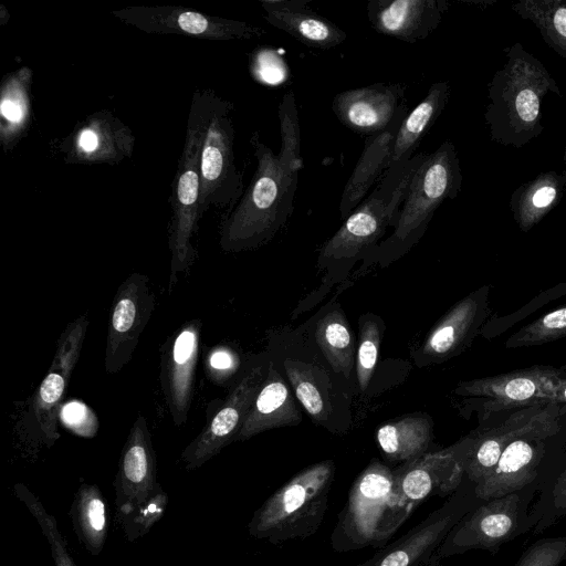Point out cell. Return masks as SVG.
<instances>
[{
    "label": "cell",
    "mask_w": 566,
    "mask_h": 566,
    "mask_svg": "<svg viewBox=\"0 0 566 566\" xmlns=\"http://www.w3.org/2000/svg\"><path fill=\"white\" fill-rule=\"evenodd\" d=\"M315 340L336 373L349 376L354 367V338L342 312L333 311L321 317L315 327Z\"/></svg>",
    "instance_id": "31"
},
{
    "label": "cell",
    "mask_w": 566,
    "mask_h": 566,
    "mask_svg": "<svg viewBox=\"0 0 566 566\" xmlns=\"http://www.w3.org/2000/svg\"><path fill=\"white\" fill-rule=\"evenodd\" d=\"M554 505L559 513H566V468L559 474L553 489Z\"/></svg>",
    "instance_id": "42"
},
{
    "label": "cell",
    "mask_w": 566,
    "mask_h": 566,
    "mask_svg": "<svg viewBox=\"0 0 566 566\" xmlns=\"http://www.w3.org/2000/svg\"><path fill=\"white\" fill-rule=\"evenodd\" d=\"M154 308L149 277L129 274L117 287L111 306L104 355L107 374L118 373L130 361Z\"/></svg>",
    "instance_id": "14"
},
{
    "label": "cell",
    "mask_w": 566,
    "mask_h": 566,
    "mask_svg": "<svg viewBox=\"0 0 566 566\" xmlns=\"http://www.w3.org/2000/svg\"><path fill=\"white\" fill-rule=\"evenodd\" d=\"M302 417L286 384L271 366L255 396L237 440L244 441L265 430L295 426Z\"/></svg>",
    "instance_id": "26"
},
{
    "label": "cell",
    "mask_w": 566,
    "mask_h": 566,
    "mask_svg": "<svg viewBox=\"0 0 566 566\" xmlns=\"http://www.w3.org/2000/svg\"><path fill=\"white\" fill-rule=\"evenodd\" d=\"M308 0H261L264 19L302 44L328 50L342 44L347 34L332 21L311 10Z\"/></svg>",
    "instance_id": "24"
},
{
    "label": "cell",
    "mask_w": 566,
    "mask_h": 566,
    "mask_svg": "<svg viewBox=\"0 0 566 566\" xmlns=\"http://www.w3.org/2000/svg\"><path fill=\"white\" fill-rule=\"evenodd\" d=\"M406 85L401 83H376L336 94L332 111L347 128L374 135L386 129L405 106L402 99Z\"/></svg>",
    "instance_id": "21"
},
{
    "label": "cell",
    "mask_w": 566,
    "mask_h": 566,
    "mask_svg": "<svg viewBox=\"0 0 566 566\" xmlns=\"http://www.w3.org/2000/svg\"><path fill=\"white\" fill-rule=\"evenodd\" d=\"M251 73L262 83L276 85L286 80L289 69L277 52L260 49L251 54Z\"/></svg>",
    "instance_id": "38"
},
{
    "label": "cell",
    "mask_w": 566,
    "mask_h": 566,
    "mask_svg": "<svg viewBox=\"0 0 566 566\" xmlns=\"http://www.w3.org/2000/svg\"><path fill=\"white\" fill-rule=\"evenodd\" d=\"M284 366L290 384L304 409L313 419H323L324 401L311 369L291 360L285 361Z\"/></svg>",
    "instance_id": "35"
},
{
    "label": "cell",
    "mask_w": 566,
    "mask_h": 566,
    "mask_svg": "<svg viewBox=\"0 0 566 566\" xmlns=\"http://www.w3.org/2000/svg\"><path fill=\"white\" fill-rule=\"evenodd\" d=\"M168 506V494L158 483L148 499L128 515L118 517L127 541L135 542L146 535Z\"/></svg>",
    "instance_id": "34"
},
{
    "label": "cell",
    "mask_w": 566,
    "mask_h": 566,
    "mask_svg": "<svg viewBox=\"0 0 566 566\" xmlns=\"http://www.w3.org/2000/svg\"><path fill=\"white\" fill-rule=\"evenodd\" d=\"M432 428L430 418L409 416L379 427L376 440L388 461L403 463L427 453Z\"/></svg>",
    "instance_id": "28"
},
{
    "label": "cell",
    "mask_w": 566,
    "mask_h": 566,
    "mask_svg": "<svg viewBox=\"0 0 566 566\" xmlns=\"http://www.w3.org/2000/svg\"><path fill=\"white\" fill-rule=\"evenodd\" d=\"M463 475L461 462L449 448L427 452L396 467L389 505L379 531V547L427 497L455 492Z\"/></svg>",
    "instance_id": "7"
},
{
    "label": "cell",
    "mask_w": 566,
    "mask_h": 566,
    "mask_svg": "<svg viewBox=\"0 0 566 566\" xmlns=\"http://www.w3.org/2000/svg\"><path fill=\"white\" fill-rule=\"evenodd\" d=\"M208 88L195 91L187 119L186 137L169 198L172 217L169 226L171 252L169 290L180 272L197 259L191 239L198 229L201 149L207 122Z\"/></svg>",
    "instance_id": "4"
},
{
    "label": "cell",
    "mask_w": 566,
    "mask_h": 566,
    "mask_svg": "<svg viewBox=\"0 0 566 566\" xmlns=\"http://www.w3.org/2000/svg\"><path fill=\"white\" fill-rule=\"evenodd\" d=\"M454 177L453 156L447 145L427 156L411 180L392 233L369 254L385 262L411 249L423 235L438 206L452 192Z\"/></svg>",
    "instance_id": "6"
},
{
    "label": "cell",
    "mask_w": 566,
    "mask_h": 566,
    "mask_svg": "<svg viewBox=\"0 0 566 566\" xmlns=\"http://www.w3.org/2000/svg\"><path fill=\"white\" fill-rule=\"evenodd\" d=\"M238 363L237 355L231 349L224 347L214 348L208 357L209 368L219 376L232 374L237 369Z\"/></svg>",
    "instance_id": "40"
},
{
    "label": "cell",
    "mask_w": 566,
    "mask_h": 566,
    "mask_svg": "<svg viewBox=\"0 0 566 566\" xmlns=\"http://www.w3.org/2000/svg\"><path fill=\"white\" fill-rule=\"evenodd\" d=\"M280 150L275 154L254 132L250 145L256 159L251 181L238 203L223 219L220 248L239 252L270 241L294 210L301 157V129L293 92L284 94L279 109Z\"/></svg>",
    "instance_id": "1"
},
{
    "label": "cell",
    "mask_w": 566,
    "mask_h": 566,
    "mask_svg": "<svg viewBox=\"0 0 566 566\" xmlns=\"http://www.w3.org/2000/svg\"><path fill=\"white\" fill-rule=\"evenodd\" d=\"M407 114L405 105L386 129L365 139L363 151L342 192L339 213L343 221L365 200L367 192L388 169L397 132Z\"/></svg>",
    "instance_id": "25"
},
{
    "label": "cell",
    "mask_w": 566,
    "mask_h": 566,
    "mask_svg": "<svg viewBox=\"0 0 566 566\" xmlns=\"http://www.w3.org/2000/svg\"><path fill=\"white\" fill-rule=\"evenodd\" d=\"M415 566H422V565H421V564H417V565H415Z\"/></svg>",
    "instance_id": "46"
},
{
    "label": "cell",
    "mask_w": 566,
    "mask_h": 566,
    "mask_svg": "<svg viewBox=\"0 0 566 566\" xmlns=\"http://www.w3.org/2000/svg\"><path fill=\"white\" fill-rule=\"evenodd\" d=\"M447 97V85L436 83L426 97L403 118L394 143L388 169L409 160L434 123Z\"/></svg>",
    "instance_id": "30"
},
{
    "label": "cell",
    "mask_w": 566,
    "mask_h": 566,
    "mask_svg": "<svg viewBox=\"0 0 566 566\" xmlns=\"http://www.w3.org/2000/svg\"><path fill=\"white\" fill-rule=\"evenodd\" d=\"M515 106L520 118L524 122H533L538 115V98L532 90L521 91L516 97Z\"/></svg>",
    "instance_id": "41"
},
{
    "label": "cell",
    "mask_w": 566,
    "mask_h": 566,
    "mask_svg": "<svg viewBox=\"0 0 566 566\" xmlns=\"http://www.w3.org/2000/svg\"><path fill=\"white\" fill-rule=\"evenodd\" d=\"M426 157L419 153L385 171L368 197L324 243L319 266L349 264L377 248L388 228L395 227L411 180Z\"/></svg>",
    "instance_id": "2"
},
{
    "label": "cell",
    "mask_w": 566,
    "mask_h": 566,
    "mask_svg": "<svg viewBox=\"0 0 566 566\" xmlns=\"http://www.w3.org/2000/svg\"><path fill=\"white\" fill-rule=\"evenodd\" d=\"M135 136L130 128L108 111L88 116L62 143L66 164H109L129 159Z\"/></svg>",
    "instance_id": "18"
},
{
    "label": "cell",
    "mask_w": 566,
    "mask_h": 566,
    "mask_svg": "<svg viewBox=\"0 0 566 566\" xmlns=\"http://www.w3.org/2000/svg\"><path fill=\"white\" fill-rule=\"evenodd\" d=\"M87 326V316L82 315L69 323L61 333L49 370L23 418V437L32 450L51 448L60 438L57 421L62 400L80 359Z\"/></svg>",
    "instance_id": "9"
},
{
    "label": "cell",
    "mask_w": 566,
    "mask_h": 566,
    "mask_svg": "<svg viewBox=\"0 0 566 566\" xmlns=\"http://www.w3.org/2000/svg\"><path fill=\"white\" fill-rule=\"evenodd\" d=\"M559 417V406L555 402L516 410L501 423L476 430L449 449L475 485L492 470L512 441L527 433L560 428Z\"/></svg>",
    "instance_id": "13"
},
{
    "label": "cell",
    "mask_w": 566,
    "mask_h": 566,
    "mask_svg": "<svg viewBox=\"0 0 566 566\" xmlns=\"http://www.w3.org/2000/svg\"><path fill=\"white\" fill-rule=\"evenodd\" d=\"M392 470L377 459L354 481L332 534L337 552L379 547L378 536L392 492Z\"/></svg>",
    "instance_id": "11"
},
{
    "label": "cell",
    "mask_w": 566,
    "mask_h": 566,
    "mask_svg": "<svg viewBox=\"0 0 566 566\" xmlns=\"http://www.w3.org/2000/svg\"><path fill=\"white\" fill-rule=\"evenodd\" d=\"M201 321L184 323L167 339L160 363V382L175 426L187 421L199 354Z\"/></svg>",
    "instance_id": "17"
},
{
    "label": "cell",
    "mask_w": 566,
    "mask_h": 566,
    "mask_svg": "<svg viewBox=\"0 0 566 566\" xmlns=\"http://www.w3.org/2000/svg\"><path fill=\"white\" fill-rule=\"evenodd\" d=\"M443 10L438 0H370L367 19L378 33L413 44L436 29Z\"/></svg>",
    "instance_id": "23"
},
{
    "label": "cell",
    "mask_w": 566,
    "mask_h": 566,
    "mask_svg": "<svg viewBox=\"0 0 566 566\" xmlns=\"http://www.w3.org/2000/svg\"><path fill=\"white\" fill-rule=\"evenodd\" d=\"M112 14L148 34L229 41L260 39L268 33L245 21L209 15L179 6H133L113 10Z\"/></svg>",
    "instance_id": "12"
},
{
    "label": "cell",
    "mask_w": 566,
    "mask_h": 566,
    "mask_svg": "<svg viewBox=\"0 0 566 566\" xmlns=\"http://www.w3.org/2000/svg\"><path fill=\"white\" fill-rule=\"evenodd\" d=\"M380 328L374 319L361 324L360 340L356 358V374L360 391L368 387L378 359Z\"/></svg>",
    "instance_id": "36"
},
{
    "label": "cell",
    "mask_w": 566,
    "mask_h": 566,
    "mask_svg": "<svg viewBox=\"0 0 566 566\" xmlns=\"http://www.w3.org/2000/svg\"><path fill=\"white\" fill-rule=\"evenodd\" d=\"M555 196L556 190L551 186H545L534 193L532 201L535 207L544 208L554 200Z\"/></svg>",
    "instance_id": "43"
},
{
    "label": "cell",
    "mask_w": 566,
    "mask_h": 566,
    "mask_svg": "<svg viewBox=\"0 0 566 566\" xmlns=\"http://www.w3.org/2000/svg\"><path fill=\"white\" fill-rule=\"evenodd\" d=\"M525 495L517 491L474 506L449 532L428 566H439L442 558L470 549L497 548L526 532L532 522Z\"/></svg>",
    "instance_id": "10"
},
{
    "label": "cell",
    "mask_w": 566,
    "mask_h": 566,
    "mask_svg": "<svg viewBox=\"0 0 566 566\" xmlns=\"http://www.w3.org/2000/svg\"><path fill=\"white\" fill-rule=\"evenodd\" d=\"M560 368V381L555 394L554 402L559 406L560 416L566 412V365Z\"/></svg>",
    "instance_id": "44"
},
{
    "label": "cell",
    "mask_w": 566,
    "mask_h": 566,
    "mask_svg": "<svg viewBox=\"0 0 566 566\" xmlns=\"http://www.w3.org/2000/svg\"><path fill=\"white\" fill-rule=\"evenodd\" d=\"M558 431L559 428L536 431L512 441L492 470L474 485L476 499L490 501L521 491L531 484L545 453V440Z\"/></svg>",
    "instance_id": "20"
},
{
    "label": "cell",
    "mask_w": 566,
    "mask_h": 566,
    "mask_svg": "<svg viewBox=\"0 0 566 566\" xmlns=\"http://www.w3.org/2000/svg\"><path fill=\"white\" fill-rule=\"evenodd\" d=\"M489 292V285L473 291L436 324L421 347L424 359L443 361L470 346L490 315Z\"/></svg>",
    "instance_id": "22"
},
{
    "label": "cell",
    "mask_w": 566,
    "mask_h": 566,
    "mask_svg": "<svg viewBox=\"0 0 566 566\" xmlns=\"http://www.w3.org/2000/svg\"><path fill=\"white\" fill-rule=\"evenodd\" d=\"M566 336V305L553 310L511 335L505 348L538 346Z\"/></svg>",
    "instance_id": "33"
},
{
    "label": "cell",
    "mask_w": 566,
    "mask_h": 566,
    "mask_svg": "<svg viewBox=\"0 0 566 566\" xmlns=\"http://www.w3.org/2000/svg\"><path fill=\"white\" fill-rule=\"evenodd\" d=\"M566 559V537L543 538L530 546L515 566H559Z\"/></svg>",
    "instance_id": "37"
},
{
    "label": "cell",
    "mask_w": 566,
    "mask_h": 566,
    "mask_svg": "<svg viewBox=\"0 0 566 566\" xmlns=\"http://www.w3.org/2000/svg\"><path fill=\"white\" fill-rule=\"evenodd\" d=\"M106 504L98 485L82 483L71 505L70 516L74 532L93 556L101 554L106 542L108 530Z\"/></svg>",
    "instance_id": "29"
},
{
    "label": "cell",
    "mask_w": 566,
    "mask_h": 566,
    "mask_svg": "<svg viewBox=\"0 0 566 566\" xmlns=\"http://www.w3.org/2000/svg\"><path fill=\"white\" fill-rule=\"evenodd\" d=\"M29 66L7 73L0 86V145L12 151L27 136L31 123V84Z\"/></svg>",
    "instance_id": "27"
},
{
    "label": "cell",
    "mask_w": 566,
    "mask_h": 566,
    "mask_svg": "<svg viewBox=\"0 0 566 566\" xmlns=\"http://www.w3.org/2000/svg\"><path fill=\"white\" fill-rule=\"evenodd\" d=\"M474 490H458L438 510L399 539L384 546L370 559L356 566H428L429 560L453 526L473 507Z\"/></svg>",
    "instance_id": "16"
},
{
    "label": "cell",
    "mask_w": 566,
    "mask_h": 566,
    "mask_svg": "<svg viewBox=\"0 0 566 566\" xmlns=\"http://www.w3.org/2000/svg\"><path fill=\"white\" fill-rule=\"evenodd\" d=\"M233 104L208 88L207 122L201 149V220L216 209L231 211L243 195V178L234 161Z\"/></svg>",
    "instance_id": "5"
},
{
    "label": "cell",
    "mask_w": 566,
    "mask_h": 566,
    "mask_svg": "<svg viewBox=\"0 0 566 566\" xmlns=\"http://www.w3.org/2000/svg\"><path fill=\"white\" fill-rule=\"evenodd\" d=\"M90 417H94V415L78 401L63 406L60 413V418L70 430L86 438L93 437L98 428L97 420H91Z\"/></svg>",
    "instance_id": "39"
},
{
    "label": "cell",
    "mask_w": 566,
    "mask_h": 566,
    "mask_svg": "<svg viewBox=\"0 0 566 566\" xmlns=\"http://www.w3.org/2000/svg\"><path fill=\"white\" fill-rule=\"evenodd\" d=\"M15 496L27 506L46 538L55 566H77L67 549V543L59 531L55 517L40 499L22 483L13 486Z\"/></svg>",
    "instance_id": "32"
},
{
    "label": "cell",
    "mask_w": 566,
    "mask_h": 566,
    "mask_svg": "<svg viewBox=\"0 0 566 566\" xmlns=\"http://www.w3.org/2000/svg\"><path fill=\"white\" fill-rule=\"evenodd\" d=\"M560 368L533 365L509 373L458 384L454 392L464 398L469 411L482 419L491 415L546 406L554 402L560 381Z\"/></svg>",
    "instance_id": "8"
},
{
    "label": "cell",
    "mask_w": 566,
    "mask_h": 566,
    "mask_svg": "<svg viewBox=\"0 0 566 566\" xmlns=\"http://www.w3.org/2000/svg\"><path fill=\"white\" fill-rule=\"evenodd\" d=\"M265 376L264 366L258 365L249 368L237 381L220 409L182 450L180 462L186 470L199 469L237 440Z\"/></svg>",
    "instance_id": "15"
},
{
    "label": "cell",
    "mask_w": 566,
    "mask_h": 566,
    "mask_svg": "<svg viewBox=\"0 0 566 566\" xmlns=\"http://www.w3.org/2000/svg\"><path fill=\"white\" fill-rule=\"evenodd\" d=\"M334 476L332 460L317 462L295 474L254 512L248 525L249 534L273 545L315 534L326 513Z\"/></svg>",
    "instance_id": "3"
},
{
    "label": "cell",
    "mask_w": 566,
    "mask_h": 566,
    "mask_svg": "<svg viewBox=\"0 0 566 566\" xmlns=\"http://www.w3.org/2000/svg\"><path fill=\"white\" fill-rule=\"evenodd\" d=\"M554 25L563 36H566V8H560L555 12Z\"/></svg>",
    "instance_id": "45"
},
{
    "label": "cell",
    "mask_w": 566,
    "mask_h": 566,
    "mask_svg": "<svg viewBox=\"0 0 566 566\" xmlns=\"http://www.w3.org/2000/svg\"><path fill=\"white\" fill-rule=\"evenodd\" d=\"M156 454L146 419L137 415L123 446L115 476L117 517L128 515L144 503L158 482Z\"/></svg>",
    "instance_id": "19"
}]
</instances>
